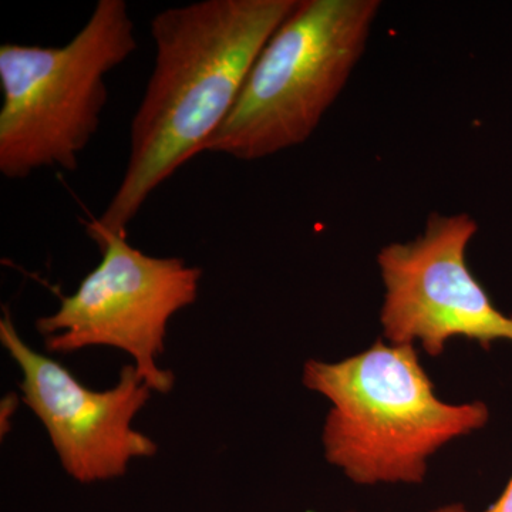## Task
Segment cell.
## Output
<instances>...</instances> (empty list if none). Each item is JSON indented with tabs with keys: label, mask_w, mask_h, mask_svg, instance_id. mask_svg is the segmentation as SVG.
<instances>
[{
	"label": "cell",
	"mask_w": 512,
	"mask_h": 512,
	"mask_svg": "<svg viewBox=\"0 0 512 512\" xmlns=\"http://www.w3.org/2000/svg\"><path fill=\"white\" fill-rule=\"evenodd\" d=\"M302 383L330 403L326 461L357 485L421 484L434 453L490 420L483 402L440 400L413 345L376 340L339 362L308 360Z\"/></svg>",
	"instance_id": "obj_2"
},
{
	"label": "cell",
	"mask_w": 512,
	"mask_h": 512,
	"mask_svg": "<svg viewBox=\"0 0 512 512\" xmlns=\"http://www.w3.org/2000/svg\"><path fill=\"white\" fill-rule=\"evenodd\" d=\"M298 0H202L161 10L150 22L153 72L130 127L119 187L89 237L127 235L150 195L227 119L255 60Z\"/></svg>",
	"instance_id": "obj_1"
},
{
	"label": "cell",
	"mask_w": 512,
	"mask_h": 512,
	"mask_svg": "<svg viewBox=\"0 0 512 512\" xmlns=\"http://www.w3.org/2000/svg\"><path fill=\"white\" fill-rule=\"evenodd\" d=\"M90 238L100 264L72 295L63 296L55 312L36 320L47 352L121 350L154 393H170L174 373L160 366L168 325L197 301L202 269L177 256L148 255L128 244L127 235L103 232Z\"/></svg>",
	"instance_id": "obj_5"
},
{
	"label": "cell",
	"mask_w": 512,
	"mask_h": 512,
	"mask_svg": "<svg viewBox=\"0 0 512 512\" xmlns=\"http://www.w3.org/2000/svg\"><path fill=\"white\" fill-rule=\"evenodd\" d=\"M348 512H353V511H348Z\"/></svg>",
	"instance_id": "obj_9"
},
{
	"label": "cell",
	"mask_w": 512,
	"mask_h": 512,
	"mask_svg": "<svg viewBox=\"0 0 512 512\" xmlns=\"http://www.w3.org/2000/svg\"><path fill=\"white\" fill-rule=\"evenodd\" d=\"M477 232L478 222L467 212H433L419 237L380 249V323L389 343H420L430 356H440L456 338L485 350L512 342V316L494 305L467 264Z\"/></svg>",
	"instance_id": "obj_6"
},
{
	"label": "cell",
	"mask_w": 512,
	"mask_h": 512,
	"mask_svg": "<svg viewBox=\"0 0 512 512\" xmlns=\"http://www.w3.org/2000/svg\"><path fill=\"white\" fill-rule=\"evenodd\" d=\"M137 50L124 0H99L64 46H0V173L76 171L109 101L107 74Z\"/></svg>",
	"instance_id": "obj_3"
},
{
	"label": "cell",
	"mask_w": 512,
	"mask_h": 512,
	"mask_svg": "<svg viewBox=\"0 0 512 512\" xmlns=\"http://www.w3.org/2000/svg\"><path fill=\"white\" fill-rule=\"evenodd\" d=\"M380 0H298L202 153L256 161L305 144L365 55Z\"/></svg>",
	"instance_id": "obj_4"
},
{
	"label": "cell",
	"mask_w": 512,
	"mask_h": 512,
	"mask_svg": "<svg viewBox=\"0 0 512 512\" xmlns=\"http://www.w3.org/2000/svg\"><path fill=\"white\" fill-rule=\"evenodd\" d=\"M0 343L22 372L20 399L45 427L60 466L76 483L117 480L133 461L156 456V440L134 426L154 390L131 363L114 386L90 389L62 363L28 345L6 306Z\"/></svg>",
	"instance_id": "obj_7"
},
{
	"label": "cell",
	"mask_w": 512,
	"mask_h": 512,
	"mask_svg": "<svg viewBox=\"0 0 512 512\" xmlns=\"http://www.w3.org/2000/svg\"><path fill=\"white\" fill-rule=\"evenodd\" d=\"M431 512H471L468 511L463 504H448L443 507L436 508ZM481 512H512V477L505 485L503 493H501L498 500L493 505L487 508V510Z\"/></svg>",
	"instance_id": "obj_8"
}]
</instances>
